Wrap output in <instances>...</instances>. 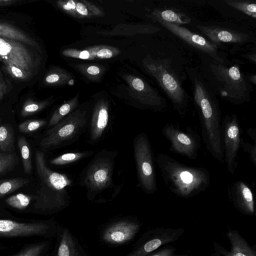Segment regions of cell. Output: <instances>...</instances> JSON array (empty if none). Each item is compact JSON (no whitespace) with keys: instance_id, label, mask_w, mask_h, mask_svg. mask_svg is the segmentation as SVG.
I'll use <instances>...</instances> for the list:
<instances>
[{"instance_id":"obj_1","label":"cell","mask_w":256,"mask_h":256,"mask_svg":"<svg viewBox=\"0 0 256 256\" xmlns=\"http://www.w3.org/2000/svg\"><path fill=\"white\" fill-rule=\"evenodd\" d=\"M35 166L38 185L33 196L30 212L43 215L57 213L69 206L70 196L68 189L72 186V178L66 174L55 172L46 164L44 153L35 152Z\"/></svg>"},{"instance_id":"obj_2","label":"cell","mask_w":256,"mask_h":256,"mask_svg":"<svg viewBox=\"0 0 256 256\" xmlns=\"http://www.w3.org/2000/svg\"><path fill=\"white\" fill-rule=\"evenodd\" d=\"M193 86L194 99L202 122V136L208 150L224 161L220 110L216 94L202 75L194 68L187 70Z\"/></svg>"},{"instance_id":"obj_3","label":"cell","mask_w":256,"mask_h":256,"mask_svg":"<svg viewBox=\"0 0 256 256\" xmlns=\"http://www.w3.org/2000/svg\"><path fill=\"white\" fill-rule=\"evenodd\" d=\"M156 161L165 184L179 196L192 197L209 186L210 176L203 168L186 165L162 153L157 156Z\"/></svg>"},{"instance_id":"obj_4","label":"cell","mask_w":256,"mask_h":256,"mask_svg":"<svg viewBox=\"0 0 256 256\" xmlns=\"http://www.w3.org/2000/svg\"><path fill=\"white\" fill-rule=\"evenodd\" d=\"M208 72V82L222 99L238 105L250 100L252 88L239 64L226 66L212 60Z\"/></svg>"},{"instance_id":"obj_5","label":"cell","mask_w":256,"mask_h":256,"mask_svg":"<svg viewBox=\"0 0 256 256\" xmlns=\"http://www.w3.org/2000/svg\"><path fill=\"white\" fill-rule=\"evenodd\" d=\"M118 152L102 149L98 152L80 174L79 184L84 188L87 199L98 203L100 196L114 186L113 175Z\"/></svg>"},{"instance_id":"obj_6","label":"cell","mask_w":256,"mask_h":256,"mask_svg":"<svg viewBox=\"0 0 256 256\" xmlns=\"http://www.w3.org/2000/svg\"><path fill=\"white\" fill-rule=\"evenodd\" d=\"M151 60L146 63L148 71L171 100L174 108L180 114H184L188 96L182 86L180 77L174 68L172 60L165 58Z\"/></svg>"},{"instance_id":"obj_7","label":"cell","mask_w":256,"mask_h":256,"mask_svg":"<svg viewBox=\"0 0 256 256\" xmlns=\"http://www.w3.org/2000/svg\"><path fill=\"white\" fill-rule=\"evenodd\" d=\"M58 224L54 219L0 218V240L56 237Z\"/></svg>"},{"instance_id":"obj_8","label":"cell","mask_w":256,"mask_h":256,"mask_svg":"<svg viewBox=\"0 0 256 256\" xmlns=\"http://www.w3.org/2000/svg\"><path fill=\"white\" fill-rule=\"evenodd\" d=\"M88 125L86 112H74L48 128L40 142V146L48 149L68 146L78 139Z\"/></svg>"},{"instance_id":"obj_9","label":"cell","mask_w":256,"mask_h":256,"mask_svg":"<svg viewBox=\"0 0 256 256\" xmlns=\"http://www.w3.org/2000/svg\"><path fill=\"white\" fill-rule=\"evenodd\" d=\"M133 148L138 186L146 194H152L158 188L152 152L146 133H140L134 138Z\"/></svg>"},{"instance_id":"obj_10","label":"cell","mask_w":256,"mask_h":256,"mask_svg":"<svg viewBox=\"0 0 256 256\" xmlns=\"http://www.w3.org/2000/svg\"><path fill=\"white\" fill-rule=\"evenodd\" d=\"M162 133L170 142L171 151L188 158H197L200 138L192 130L189 128L183 130L178 126L168 123L162 128Z\"/></svg>"},{"instance_id":"obj_11","label":"cell","mask_w":256,"mask_h":256,"mask_svg":"<svg viewBox=\"0 0 256 256\" xmlns=\"http://www.w3.org/2000/svg\"><path fill=\"white\" fill-rule=\"evenodd\" d=\"M140 224L134 218H118L107 224L100 232L103 242L111 246H119L130 242L138 234Z\"/></svg>"},{"instance_id":"obj_12","label":"cell","mask_w":256,"mask_h":256,"mask_svg":"<svg viewBox=\"0 0 256 256\" xmlns=\"http://www.w3.org/2000/svg\"><path fill=\"white\" fill-rule=\"evenodd\" d=\"M224 149L228 172L234 174L238 166V154L242 146L240 127L235 114H226L222 123Z\"/></svg>"},{"instance_id":"obj_13","label":"cell","mask_w":256,"mask_h":256,"mask_svg":"<svg viewBox=\"0 0 256 256\" xmlns=\"http://www.w3.org/2000/svg\"><path fill=\"white\" fill-rule=\"evenodd\" d=\"M154 18L163 27L186 43L212 57L213 60L221 64L225 63L224 56L219 51L218 46L211 42L204 36L194 33L182 26L170 24L156 17Z\"/></svg>"},{"instance_id":"obj_14","label":"cell","mask_w":256,"mask_h":256,"mask_svg":"<svg viewBox=\"0 0 256 256\" xmlns=\"http://www.w3.org/2000/svg\"><path fill=\"white\" fill-rule=\"evenodd\" d=\"M0 56L4 60H10L18 68L32 74L34 66L33 56L20 42L0 37Z\"/></svg>"},{"instance_id":"obj_15","label":"cell","mask_w":256,"mask_h":256,"mask_svg":"<svg viewBox=\"0 0 256 256\" xmlns=\"http://www.w3.org/2000/svg\"><path fill=\"white\" fill-rule=\"evenodd\" d=\"M56 242L48 256H89L76 238L66 227L58 224Z\"/></svg>"},{"instance_id":"obj_16","label":"cell","mask_w":256,"mask_h":256,"mask_svg":"<svg viewBox=\"0 0 256 256\" xmlns=\"http://www.w3.org/2000/svg\"><path fill=\"white\" fill-rule=\"evenodd\" d=\"M196 28L211 42L218 46L222 43L243 44L249 36L244 32L218 26L198 25Z\"/></svg>"},{"instance_id":"obj_17","label":"cell","mask_w":256,"mask_h":256,"mask_svg":"<svg viewBox=\"0 0 256 256\" xmlns=\"http://www.w3.org/2000/svg\"><path fill=\"white\" fill-rule=\"evenodd\" d=\"M228 195L240 210L249 214L254 213L253 194L244 182L238 180L233 183L228 189Z\"/></svg>"},{"instance_id":"obj_18","label":"cell","mask_w":256,"mask_h":256,"mask_svg":"<svg viewBox=\"0 0 256 256\" xmlns=\"http://www.w3.org/2000/svg\"><path fill=\"white\" fill-rule=\"evenodd\" d=\"M170 240L160 236L149 238L148 236H144L136 242L126 256H146L163 244Z\"/></svg>"},{"instance_id":"obj_19","label":"cell","mask_w":256,"mask_h":256,"mask_svg":"<svg viewBox=\"0 0 256 256\" xmlns=\"http://www.w3.org/2000/svg\"><path fill=\"white\" fill-rule=\"evenodd\" d=\"M231 244V250L222 252L224 256H256V252L249 247L238 232L230 230L228 233Z\"/></svg>"},{"instance_id":"obj_20","label":"cell","mask_w":256,"mask_h":256,"mask_svg":"<svg viewBox=\"0 0 256 256\" xmlns=\"http://www.w3.org/2000/svg\"><path fill=\"white\" fill-rule=\"evenodd\" d=\"M51 242L43 240L28 244L18 252L8 256H48L50 254Z\"/></svg>"},{"instance_id":"obj_21","label":"cell","mask_w":256,"mask_h":256,"mask_svg":"<svg viewBox=\"0 0 256 256\" xmlns=\"http://www.w3.org/2000/svg\"><path fill=\"white\" fill-rule=\"evenodd\" d=\"M0 37L21 42L32 46H36V42L28 34L9 24L0 22Z\"/></svg>"},{"instance_id":"obj_22","label":"cell","mask_w":256,"mask_h":256,"mask_svg":"<svg viewBox=\"0 0 256 256\" xmlns=\"http://www.w3.org/2000/svg\"><path fill=\"white\" fill-rule=\"evenodd\" d=\"M154 16L164 22L182 26L189 24L191 20L185 14L174 10H156Z\"/></svg>"},{"instance_id":"obj_23","label":"cell","mask_w":256,"mask_h":256,"mask_svg":"<svg viewBox=\"0 0 256 256\" xmlns=\"http://www.w3.org/2000/svg\"><path fill=\"white\" fill-rule=\"evenodd\" d=\"M94 154V152L92 150L64 153L52 158L49 163L56 166H66L88 158Z\"/></svg>"},{"instance_id":"obj_24","label":"cell","mask_w":256,"mask_h":256,"mask_svg":"<svg viewBox=\"0 0 256 256\" xmlns=\"http://www.w3.org/2000/svg\"><path fill=\"white\" fill-rule=\"evenodd\" d=\"M30 180L22 177L0 180V198L26 185Z\"/></svg>"},{"instance_id":"obj_25","label":"cell","mask_w":256,"mask_h":256,"mask_svg":"<svg viewBox=\"0 0 256 256\" xmlns=\"http://www.w3.org/2000/svg\"><path fill=\"white\" fill-rule=\"evenodd\" d=\"M14 130L8 124L0 126V150L2 152H10L14 149Z\"/></svg>"},{"instance_id":"obj_26","label":"cell","mask_w":256,"mask_h":256,"mask_svg":"<svg viewBox=\"0 0 256 256\" xmlns=\"http://www.w3.org/2000/svg\"><path fill=\"white\" fill-rule=\"evenodd\" d=\"M18 146L20 153L24 170L26 174H30L32 169L30 145L24 136H20L18 138Z\"/></svg>"},{"instance_id":"obj_27","label":"cell","mask_w":256,"mask_h":256,"mask_svg":"<svg viewBox=\"0 0 256 256\" xmlns=\"http://www.w3.org/2000/svg\"><path fill=\"white\" fill-rule=\"evenodd\" d=\"M32 200L33 196L18 193L6 198L5 203L11 208L20 211H24L28 207Z\"/></svg>"},{"instance_id":"obj_28","label":"cell","mask_w":256,"mask_h":256,"mask_svg":"<svg viewBox=\"0 0 256 256\" xmlns=\"http://www.w3.org/2000/svg\"><path fill=\"white\" fill-rule=\"evenodd\" d=\"M224 2L230 6L246 14L256 18V3L252 0H225Z\"/></svg>"},{"instance_id":"obj_29","label":"cell","mask_w":256,"mask_h":256,"mask_svg":"<svg viewBox=\"0 0 256 256\" xmlns=\"http://www.w3.org/2000/svg\"><path fill=\"white\" fill-rule=\"evenodd\" d=\"M18 163V157L14 154L0 152V175L13 170Z\"/></svg>"},{"instance_id":"obj_30","label":"cell","mask_w":256,"mask_h":256,"mask_svg":"<svg viewBox=\"0 0 256 256\" xmlns=\"http://www.w3.org/2000/svg\"><path fill=\"white\" fill-rule=\"evenodd\" d=\"M2 62L7 72L16 80H26L31 76L32 74L18 68L10 60H4Z\"/></svg>"},{"instance_id":"obj_31","label":"cell","mask_w":256,"mask_h":256,"mask_svg":"<svg viewBox=\"0 0 256 256\" xmlns=\"http://www.w3.org/2000/svg\"><path fill=\"white\" fill-rule=\"evenodd\" d=\"M46 105V104L44 102H40L28 99L22 105L20 116L24 118L34 114L43 110Z\"/></svg>"},{"instance_id":"obj_32","label":"cell","mask_w":256,"mask_h":256,"mask_svg":"<svg viewBox=\"0 0 256 256\" xmlns=\"http://www.w3.org/2000/svg\"><path fill=\"white\" fill-rule=\"evenodd\" d=\"M47 122L44 120H28L23 122L18 125L20 132L24 134H30L44 126Z\"/></svg>"},{"instance_id":"obj_33","label":"cell","mask_w":256,"mask_h":256,"mask_svg":"<svg viewBox=\"0 0 256 256\" xmlns=\"http://www.w3.org/2000/svg\"><path fill=\"white\" fill-rule=\"evenodd\" d=\"M242 146L244 150L248 153L252 162L256 166V144L254 146L248 143L242 142Z\"/></svg>"},{"instance_id":"obj_34","label":"cell","mask_w":256,"mask_h":256,"mask_svg":"<svg viewBox=\"0 0 256 256\" xmlns=\"http://www.w3.org/2000/svg\"><path fill=\"white\" fill-rule=\"evenodd\" d=\"M132 86L133 88L138 92L149 91L152 90V88H148L146 84L144 81L139 78H135L132 80ZM147 93V92H146ZM156 93H148V94H157Z\"/></svg>"},{"instance_id":"obj_35","label":"cell","mask_w":256,"mask_h":256,"mask_svg":"<svg viewBox=\"0 0 256 256\" xmlns=\"http://www.w3.org/2000/svg\"><path fill=\"white\" fill-rule=\"evenodd\" d=\"M96 56L100 58H108L112 56V52L109 49L102 48L97 52Z\"/></svg>"},{"instance_id":"obj_36","label":"cell","mask_w":256,"mask_h":256,"mask_svg":"<svg viewBox=\"0 0 256 256\" xmlns=\"http://www.w3.org/2000/svg\"><path fill=\"white\" fill-rule=\"evenodd\" d=\"M146 256H174L172 249H165L162 250L155 252L152 254H148Z\"/></svg>"},{"instance_id":"obj_37","label":"cell","mask_w":256,"mask_h":256,"mask_svg":"<svg viewBox=\"0 0 256 256\" xmlns=\"http://www.w3.org/2000/svg\"><path fill=\"white\" fill-rule=\"evenodd\" d=\"M8 86L3 79H0V100H1L6 93Z\"/></svg>"},{"instance_id":"obj_38","label":"cell","mask_w":256,"mask_h":256,"mask_svg":"<svg viewBox=\"0 0 256 256\" xmlns=\"http://www.w3.org/2000/svg\"><path fill=\"white\" fill-rule=\"evenodd\" d=\"M76 9L78 12L83 15L86 16L88 14V11L86 6L82 3L78 2L76 6Z\"/></svg>"},{"instance_id":"obj_39","label":"cell","mask_w":256,"mask_h":256,"mask_svg":"<svg viewBox=\"0 0 256 256\" xmlns=\"http://www.w3.org/2000/svg\"><path fill=\"white\" fill-rule=\"evenodd\" d=\"M59 78L60 77L58 75L52 74L46 76L45 80L48 84H52L58 82L59 80Z\"/></svg>"},{"instance_id":"obj_40","label":"cell","mask_w":256,"mask_h":256,"mask_svg":"<svg viewBox=\"0 0 256 256\" xmlns=\"http://www.w3.org/2000/svg\"><path fill=\"white\" fill-rule=\"evenodd\" d=\"M18 2V0H0V7L13 5Z\"/></svg>"},{"instance_id":"obj_41","label":"cell","mask_w":256,"mask_h":256,"mask_svg":"<svg viewBox=\"0 0 256 256\" xmlns=\"http://www.w3.org/2000/svg\"><path fill=\"white\" fill-rule=\"evenodd\" d=\"M0 218H16L14 216L12 215L5 211L4 210L0 208Z\"/></svg>"},{"instance_id":"obj_42","label":"cell","mask_w":256,"mask_h":256,"mask_svg":"<svg viewBox=\"0 0 256 256\" xmlns=\"http://www.w3.org/2000/svg\"><path fill=\"white\" fill-rule=\"evenodd\" d=\"M87 72L90 74L96 75L100 72V68L96 66H90L88 68Z\"/></svg>"},{"instance_id":"obj_43","label":"cell","mask_w":256,"mask_h":256,"mask_svg":"<svg viewBox=\"0 0 256 256\" xmlns=\"http://www.w3.org/2000/svg\"><path fill=\"white\" fill-rule=\"evenodd\" d=\"M243 57H244L247 60L250 61L254 62V64L256 63V53L252 54H246L242 55Z\"/></svg>"},{"instance_id":"obj_44","label":"cell","mask_w":256,"mask_h":256,"mask_svg":"<svg viewBox=\"0 0 256 256\" xmlns=\"http://www.w3.org/2000/svg\"><path fill=\"white\" fill-rule=\"evenodd\" d=\"M90 54L87 50H83L80 52L79 58L82 59H88L90 58Z\"/></svg>"},{"instance_id":"obj_45","label":"cell","mask_w":256,"mask_h":256,"mask_svg":"<svg viewBox=\"0 0 256 256\" xmlns=\"http://www.w3.org/2000/svg\"><path fill=\"white\" fill-rule=\"evenodd\" d=\"M76 8L74 2L70 0L68 1L66 5L64 6V8L66 10L74 9Z\"/></svg>"},{"instance_id":"obj_46","label":"cell","mask_w":256,"mask_h":256,"mask_svg":"<svg viewBox=\"0 0 256 256\" xmlns=\"http://www.w3.org/2000/svg\"><path fill=\"white\" fill-rule=\"evenodd\" d=\"M248 80L250 83H252L254 84H256V74H252L251 76H248Z\"/></svg>"},{"instance_id":"obj_47","label":"cell","mask_w":256,"mask_h":256,"mask_svg":"<svg viewBox=\"0 0 256 256\" xmlns=\"http://www.w3.org/2000/svg\"><path fill=\"white\" fill-rule=\"evenodd\" d=\"M0 79H3L2 78V73L0 72Z\"/></svg>"},{"instance_id":"obj_48","label":"cell","mask_w":256,"mask_h":256,"mask_svg":"<svg viewBox=\"0 0 256 256\" xmlns=\"http://www.w3.org/2000/svg\"><path fill=\"white\" fill-rule=\"evenodd\" d=\"M0 60H2V62H3L4 60L3 58H2V57L0 56Z\"/></svg>"}]
</instances>
